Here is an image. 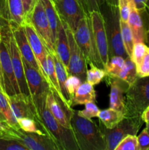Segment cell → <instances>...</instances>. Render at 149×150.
I'll use <instances>...</instances> for the list:
<instances>
[{
  "label": "cell",
  "mask_w": 149,
  "mask_h": 150,
  "mask_svg": "<svg viewBox=\"0 0 149 150\" xmlns=\"http://www.w3.org/2000/svg\"><path fill=\"white\" fill-rule=\"evenodd\" d=\"M71 128L80 150H106L105 136L96 123L73 110L70 119Z\"/></svg>",
  "instance_id": "cell-1"
},
{
  "label": "cell",
  "mask_w": 149,
  "mask_h": 150,
  "mask_svg": "<svg viewBox=\"0 0 149 150\" xmlns=\"http://www.w3.org/2000/svg\"><path fill=\"white\" fill-rule=\"evenodd\" d=\"M100 11L105 20L109 47V59L114 56H120L124 59L129 57L126 52L121 38L118 4H105Z\"/></svg>",
  "instance_id": "cell-2"
},
{
  "label": "cell",
  "mask_w": 149,
  "mask_h": 150,
  "mask_svg": "<svg viewBox=\"0 0 149 150\" xmlns=\"http://www.w3.org/2000/svg\"><path fill=\"white\" fill-rule=\"evenodd\" d=\"M149 105V76L138 77L126 93L124 117H141Z\"/></svg>",
  "instance_id": "cell-3"
},
{
  "label": "cell",
  "mask_w": 149,
  "mask_h": 150,
  "mask_svg": "<svg viewBox=\"0 0 149 150\" xmlns=\"http://www.w3.org/2000/svg\"><path fill=\"white\" fill-rule=\"evenodd\" d=\"M73 33L77 45L84 54L87 64L89 65L94 64L99 68L104 69L93 39L91 20L89 12H88L79 21Z\"/></svg>",
  "instance_id": "cell-4"
},
{
  "label": "cell",
  "mask_w": 149,
  "mask_h": 150,
  "mask_svg": "<svg viewBox=\"0 0 149 150\" xmlns=\"http://www.w3.org/2000/svg\"><path fill=\"white\" fill-rule=\"evenodd\" d=\"M48 136L55 142L58 150H80L72 129L61 125L45 105L39 111Z\"/></svg>",
  "instance_id": "cell-5"
},
{
  "label": "cell",
  "mask_w": 149,
  "mask_h": 150,
  "mask_svg": "<svg viewBox=\"0 0 149 150\" xmlns=\"http://www.w3.org/2000/svg\"><path fill=\"white\" fill-rule=\"evenodd\" d=\"M141 117H124L114 128L108 129L100 123L99 127L106 141V150H115L117 145L128 135H135L142 126Z\"/></svg>",
  "instance_id": "cell-6"
},
{
  "label": "cell",
  "mask_w": 149,
  "mask_h": 150,
  "mask_svg": "<svg viewBox=\"0 0 149 150\" xmlns=\"http://www.w3.org/2000/svg\"><path fill=\"white\" fill-rule=\"evenodd\" d=\"M25 76L27 81L30 95L37 108L38 111L46 105V98L50 86L42 72L23 59Z\"/></svg>",
  "instance_id": "cell-7"
},
{
  "label": "cell",
  "mask_w": 149,
  "mask_h": 150,
  "mask_svg": "<svg viewBox=\"0 0 149 150\" xmlns=\"http://www.w3.org/2000/svg\"><path fill=\"white\" fill-rule=\"evenodd\" d=\"M7 100L17 120L27 117L35 120L40 125L45 134L48 136L40 114L31 97H26L22 94H18L13 96L7 97Z\"/></svg>",
  "instance_id": "cell-8"
},
{
  "label": "cell",
  "mask_w": 149,
  "mask_h": 150,
  "mask_svg": "<svg viewBox=\"0 0 149 150\" xmlns=\"http://www.w3.org/2000/svg\"><path fill=\"white\" fill-rule=\"evenodd\" d=\"M62 22L66 29L67 38H68L69 45H70L69 74L77 76L81 79L83 82L86 81V73H87L88 70L87 62H86L83 51L78 46L75 39H74L73 32L70 29V28L65 22H64L63 21Z\"/></svg>",
  "instance_id": "cell-9"
},
{
  "label": "cell",
  "mask_w": 149,
  "mask_h": 150,
  "mask_svg": "<svg viewBox=\"0 0 149 150\" xmlns=\"http://www.w3.org/2000/svg\"><path fill=\"white\" fill-rule=\"evenodd\" d=\"M54 2L59 17L74 32L88 13L86 5L80 0H55Z\"/></svg>",
  "instance_id": "cell-10"
},
{
  "label": "cell",
  "mask_w": 149,
  "mask_h": 150,
  "mask_svg": "<svg viewBox=\"0 0 149 150\" xmlns=\"http://www.w3.org/2000/svg\"><path fill=\"white\" fill-rule=\"evenodd\" d=\"M26 21H30L31 23L33 25L35 30L40 37L48 51L52 54L56 53L55 50V45L53 42L49 23L41 0H38L37 1L33 10Z\"/></svg>",
  "instance_id": "cell-11"
},
{
  "label": "cell",
  "mask_w": 149,
  "mask_h": 150,
  "mask_svg": "<svg viewBox=\"0 0 149 150\" xmlns=\"http://www.w3.org/2000/svg\"><path fill=\"white\" fill-rule=\"evenodd\" d=\"M89 14L96 49L105 68L109 62V47L105 20L100 10H92L89 12Z\"/></svg>",
  "instance_id": "cell-12"
},
{
  "label": "cell",
  "mask_w": 149,
  "mask_h": 150,
  "mask_svg": "<svg viewBox=\"0 0 149 150\" xmlns=\"http://www.w3.org/2000/svg\"><path fill=\"white\" fill-rule=\"evenodd\" d=\"M7 40L10 57H11L12 64H13V70H14L15 76V79L20 94L26 97H31L27 81H26V76H25L23 58H22L20 51L18 48L14 37H13L10 23H9V26L7 30Z\"/></svg>",
  "instance_id": "cell-13"
},
{
  "label": "cell",
  "mask_w": 149,
  "mask_h": 150,
  "mask_svg": "<svg viewBox=\"0 0 149 150\" xmlns=\"http://www.w3.org/2000/svg\"><path fill=\"white\" fill-rule=\"evenodd\" d=\"M15 140L23 144L28 150H58L55 142L46 135L23 131L16 129Z\"/></svg>",
  "instance_id": "cell-14"
},
{
  "label": "cell",
  "mask_w": 149,
  "mask_h": 150,
  "mask_svg": "<svg viewBox=\"0 0 149 150\" xmlns=\"http://www.w3.org/2000/svg\"><path fill=\"white\" fill-rule=\"evenodd\" d=\"M9 23H10L13 37H14L15 40L23 59L33 66L34 67L37 69L38 70L42 72V69L34 54V52L32 51L30 44L28 40L24 26L10 20H9Z\"/></svg>",
  "instance_id": "cell-15"
},
{
  "label": "cell",
  "mask_w": 149,
  "mask_h": 150,
  "mask_svg": "<svg viewBox=\"0 0 149 150\" xmlns=\"http://www.w3.org/2000/svg\"><path fill=\"white\" fill-rule=\"evenodd\" d=\"M46 105L54 118L64 127L71 128V114L73 109H69L53 89H50L46 98Z\"/></svg>",
  "instance_id": "cell-16"
},
{
  "label": "cell",
  "mask_w": 149,
  "mask_h": 150,
  "mask_svg": "<svg viewBox=\"0 0 149 150\" xmlns=\"http://www.w3.org/2000/svg\"><path fill=\"white\" fill-rule=\"evenodd\" d=\"M106 77L105 81L110 86V107L123 111L125 105L126 93L129 88V84L118 77Z\"/></svg>",
  "instance_id": "cell-17"
},
{
  "label": "cell",
  "mask_w": 149,
  "mask_h": 150,
  "mask_svg": "<svg viewBox=\"0 0 149 150\" xmlns=\"http://www.w3.org/2000/svg\"><path fill=\"white\" fill-rule=\"evenodd\" d=\"M23 26H24L26 35L32 51L34 52V54L41 67V64L46 60L47 54L49 51L46 48L30 21H26Z\"/></svg>",
  "instance_id": "cell-18"
},
{
  "label": "cell",
  "mask_w": 149,
  "mask_h": 150,
  "mask_svg": "<svg viewBox=\"0 0 149 150\" xmlns=\"http://www.w3.org/2000/svg\"><path fill=\"white\" fill-rule=\"evenodd\" d=\"M55 50L58 58L68 70L70 63V45L66 29L61 19L59 22L56 40L55 42Z\"/></svg>",
  "instance_id": "cell-19"
},
{
  "label": "cell",
  "mask_w": 149,
  "mask_h": 150,
  "mask_svg": "<svg viewBox=\"0 0 149 150\" xmlns=\"http://www.w3.org/2000/svg\"><path fill=\"white\" fill-rule=\"evenodd\" d=\"M52 54V53H51ZM53 57L54 62H55V67H56V73L57 79H58V85H59L60 91H61V96H62V100L66 105V106L69 108V109H72V102L70 100V96H69L68 93L66 89V81H67V78L69 76V72L67 67L64 66L62 62L61 61L59 58H58V55L56 53L52 54Z\"/></svg>",
  "instance_id": "cell-20"
},
{
  "label": "cell",
  "mask_w": 149,
  "mask_h": 150,
  "mask_svg": "<svg viewBox=\"0 0 149 150\" xmlns=\"http://www.w3.org/2000/svg\"><path fill=\"white\" fill-rule=\"evenodd\" d=\"M128 24L132 33L134 42H145V32L143 27V20L140 16V12L136 8L135 4L131 5L129 16L128 19Z\"/></svg>",
  "instance_id": "cell-21"
},
{
  "label": "cell",
  "mask_w": 149,
  "mask_h": 150,
  "mask_svg": "<svg viewBox=\"0 0 149 150\" xmlns=\"http://www.w3.org/2000/svg\"><path fill=\"white\" fill-rule=\"evenodd\" d=\"M46 13L47 18L51 28V35H52L53 42L55 45L56 40L57 38V33L58 30V26L61 18L59 17L58 11L56 7L55 2L53 0H41Z\"/></svg>",
  "instance_id": "cell-22"
},
{
  "label": "cell",
  "mask_w": 149,
  "mask_h": 150,
  "mask_svg": "<svg viewBox=\"0 0 149 150\" xmlns=\"http://www.w3.org/2000/svg\"><path fill=\"white\" fill-rule=\"evenodd\" d=\"M96 101V92L93 85L88 81L82 82L76 90L74 96L72 99V105H85L88 102Z\"/></svg>",
  "instance_id": "cell-23"
},
{
  "label": "cell",
  "mask_w": 149,
  "mask_h": 150,
  "mask_svg": "<svg viewBox=\"0 0 149 150\" xmlns=\"http://www.w3.org/2000/svg\"><path fill=\"white\" fill-rule=\"evenodd\" d=\"M98 118L104 127L108 129H112L124 118V114L122 111L110 107L109 108L99 111Z\"/></svg>",
  "instance_id": "cell-24"
},
{
  "label": "cell",
  "mask_w": 149,
  "mask_h": 150,
  "mask_svg": "<svg viewBox=\"0 0 149 150\" xmlns=\"http://www.w3.org/2000/svg\"><path fill=\"white\" fill-rule=\"evenodd\" d=\"M8 11L9 20L13 21L20 25L26 22L24 10L22 0H6Z\"/></svg>",
  "instance_id": "cell-25"
},
{
  "label": "cell",
  "mask_w": 149,
  "mask_h": 150,
  "mask_svg": "<svg viewBox=\"0 0 149 150\" xmlns=\"http://www.w3.org/2000/svg\"><path fill=\"white\" fill-rule=\"evenodd\" d=\"M117 77L128 83L129 86H131L138 78L136 65L130 57H127V59H125L124 67L119 72Z\"/></svg>",
  "instance_id": "cell-26"
},
{
  "label": "cell",
  "mask_w": 149,
  "mask_h": 150,
  "mask_svg": "<svg viewBox=\"0 0 149 150\" xmlns=\"http://www.w3.org/2000/svg\"><path fill=\"white\" fill-rule=\"evenodd\" d=\"M0 111L5 117L7 122L16 129H20L18 122L13 114L7 95L0 91Z\"/></svg>",
  "instance_id": "cell-27"
},
{
  "label": "cell",
  "mask_w": 149,
  "mask_h": 150,
  "mask_svg": "<svg viewBox=\"0 0 149 150\" xmlns=\"http://www.w3.org/2000/svg\"><path fill=\"white\" fill-rule=\"evenodd\" d=\"M120 27H121V38H122L126 52L127 53L129 57L131 58L133 47L134 45V38H133L131 29L129 26L128 22H124L121 21V19H120Z\"/></svg>",
  "instance_id": "cell-28"
},
{
  "label": "cell",
  "mask_w": 149,
  "mask_h": 150,
  "mask_svg": "<svg viewBox=\"0 0 149 150\" xmlns=\"http://www.w3.org/2000/svg\"><path fill=\"white\" fill-rule=\"evenodd\" d=\"M125 63V59L120 56H114L109 59L108 64L105 67V70L106 72L105 76H112L117 77L123 68Z\"/></svg>",
  "instance_id": "cell-29"
},
{
  "label": "cell",
  "mask_w": 149,
  "mask_h": 150,
  "mask_svg": "<svg viewBox=\"0 0 149 150\" xmlns=\"http://www.w3.org/2000/svg\"><path fill=\"white\" fill-rule=\"evenodd\" d=\"M20 128L22 129L23 131L29 132V133H35L41 135H46L42 127L35 120L31 118H21L18 120ZM47 136V135H46Z\"/></svg>",
  "instance_id": "cell-30"
},
{
  "label": "cell",
  "mask_w": 149,
  "mask_h": 150,
  "mask_svg": "<svg viewBox=\"0 0 149 150\" xmlns=\"http://www.w3.org/2000/svg\"><path fill=\"white\" fill-rule=\"evenodd\" d=\"M90 66L91 69L88 70L86 73V81L94 86L102 81L106 76V72L105 69L99 68L94 64H91Z\"/></svg>",
  "instance_id": "cell-31"
},
{
  "label": "cell",
  "mask_w": 149,
  "mask_h": 150,
  "mask_svg": "<svg viewBox=\"0 0 149 150\" xmlns=\"http://www.w3.org/2000/svg\"><path fill=\"white\" fill-rule=\"evenodd\" d=\"M82 82L83 81L80 78L76 76H73V75H69L68 78L66 81V89H67V93L70 96L72 103V99L74 98L76 90L78 88V86L81 84Z\"/></svg>",
  "instance_id": "cell-32"
},
{
  "label": "cell",
  "mask_w": 149,
  "mask_h": 150,
  "mask_svg": "<svg viewBox=\"0 0 149 150\" xmlns=\"http://www.w3.org/2000/svg\"><path fill=\"white\" fill-rule=\"evenodd\" d=\"M137 137L135 135H128L118 143L115 150H137Z\"/></svg>",
  "instance_id": "cell-33"
},
{
  "label": "cell",
  "mask_w": 149,
  "mask_h": 150,
  "mask_svg": "<svg viewBox=\"0 0 149 150\" xmlns=\"http://www.w3.org/2000/svg\"><path fill=\"white\" fill-rule=\"evenodd\" d=\"M147 45L145 44V42H136L134 43L133 47L132 54H131V59L135 64L136 67L140 64L148 48Z\"/></svg>",
  "instance_id": "cell-34"
},
{
  "label": "cell",
  "mask_w": 149,
  "mask_h": 150,
  "mask_svg": "<svg viewBox=\"0 0 149 150\" xmlns=\"http://www.w3.org/2000/svg\"><path fill=\"white\" fill-rule=\"evenodd\" d=\"M0 150H28V149L18 141L0 137Z\"/></svg>",
  "instance_id": "cell-35"
},
{
  "label": "cell",
  "mask_w": 149,
  "mask_h": 150,
  "mask_svg": "<svg viewBox=\"0 0 149 150\" xmlns=\"http://www.w3.org/2000/svg\"><path fill=\"white\" fill-rule=\"evenodd\" d=\"M133 0H118L120 19L124 22L128 21L131 7L134 4Z\"/></svg>",
  "instance_id": "cell-36"
},
{
  "label": "cell",
  "mask_w": 149,
  "mask_h": 150,
  "mask_svg": "<svg viewBox=\"0 0 149 150\" xmlns=\"http://www.w3.org/2000/svg\"><path fill=\"white\" fill-rule=\"evenodd\" d=\"M99 111L100 110L96 106L94 102H88L85 104L84 109L77 111V114L84 118L92 119L93 117H98Z\"/></svg>",
  "instance_id": "cell-37"
},
{
  "label": "cell",
  "mask_w": 149,
  "mask_h": 150,
  "mask_svg": "<svg viewBox=\"0 0 149 150\" xmlns=\"http://www.w3.org/2000/svg\"><path fill=\"white\" fill-rule=\"evenodd\" d=\"M137 68V76L140 78H144L149 76V47H148L147 51Z\"/></svg>",
  "instance_id": "cell-38"
},
{
  "label": "cell",
  "mask_w": 149,
  "mask_h": 150,
  "mask_svg": "<svg viewBox=\"0 0 149 150\" xmlns=\"http://www.w3.org/2000/svg\"><path fill=\"white\" fill-rule=\"evenodd\" d=\"M105 4H117L118 0H86L87 10L89 12L92 10H100Z\"/></svg>",
  "instance_id": "cell-39"
},
{
  "label": "cell",
  "mask_w": 149,
  "mask_h": 150,
  "mask_svg": "<svg viewBox=\"0 0 149 150\" xmlns=\"http://www.w3.org/2000/svg\"><path fill=\"white\" fill-rule=\"evenodd\" d=\"M137 150H149V134L145 129L137 136Z\"/></svg>",
  "instance_id": "cell-40"
},
{
  "label": "cell",
  "mask_w": 149,
  "mask_h": 150,
  "mask_svg": "<svg viewBox=\"0 0 149 150\" xmlns=\"http://www.w3.org/2000/svg\"><path fill=\"white\" fill-rule=\"evenodd\" d=\"M37 1L38 0H22L23 10H24L25 16H26V21L33 10Z\"/></svg>",
  "instance_id": "cell-41"
},
{
  "label": "cell",
  "mask_w": 149,
  "mask_h": 150,
  "mask_svg": "<svg viewBox=\"0 0 149 150\" xmlns=\"http://www.w3.org/2000/svg\"><path fill=\"white\" fill-rule=\"evenodd\" d=\"M135 4L136 8L140 13L145 11L146 6H147L148 0H133Z\"/></svg>",
  "instance_id": "cell-42"
},
{
  "label": "cell",
  "mask_w": 149,
  "mask_h": 150,
  "mask_svg": "<svg viewBox=\"0 0 149 150\" xmlns=\"http://www.w3.org/2000/svg\"><path fill=\"white\" fill-rule=\"evenodd\" d=\"M0 16H4L9 18L6 0H0Z\"/></svg>",
  "instance_id": "cell-43"
},
{
  "label": "cell",
  "mask_w": 149,
  "mask_h": 150,
  "mask_svg": "<svg viewBox=\"0 0 149 150\" xmlns=\"http://www.w3.org/2000/svg\"><path fill=\"white\" fill-rule=\"evenodd\" d=\"M141 118L144 122L149 123V105L143 112V114L141 115Z\"/></svg>",
  "instance_id": "cell-44"
},
{
  "label": "cell",
  "mask_w": 149,
  "mask_h": 150,
  "mask_svg": "<svg viewBox=\"0 0 149 150\" xmlns=\"http://www.w3.org/2000/svg\"><path fill=\"white\" fill-rule=\"evenodd\" d=\"M7 123L8 122H7V120H6L4 116L3 115L2 113L0 111V130H3V129H4V127H5L6 125H7Z\"/></svg>",
  "instance_id": "cell-45"
},
{
  "label": "cell",
  "mask_w": 149,
  "mask_h": 150,
  "mask_svg": "<svg viewBox=\"0 0 149 150\" xmlns=\"http://www.w3.org/2000/svg\"><path fill=\"white\" fill-rule=\"evenodd\" d=\"M0 84H1V87L3 88V89H4V80H3V76H2V72H1V64H0Z\"/></svg>",
  "instance_id": "cell-46"
},
{
  "label": "cell",
  "mask_w": 149,
  "mask_h": 150,
  "mask_svg": "<svg viewBox=\"0 0 149 150\" xmlns=\"http://www.w3.org/2000/svg\"><path fill=\"white\" fill-rule=\"evenodd\" d=\"M145 40L146 42H147V43L149 45V26H148V28L147 32H146L145 33Z\"/></svg>",
  "instance_id": "cell-47"
},
{
  "label": "cell",
  "mask_w": 149,
  "mask_h": 150,
  "mask_svg": "<svg viewBox=\"0 0 149 150\" xmlns=\"http://www.w3.org/2000/svg\"><path fill=\"white\" fill-rule=\"evenodd\" d=\"M145 129L146 131H147L148 133L149 134V123H146V127Z\"/></svg>",
  "instance_id": "cell-48"
},
{
  "label": "cell",
  "mask_w": 149,
  "mask_h": 150,
  "mask_svg": "<svg viewBox=\"0 0 149 150\" xmlns=\"http://www.w3.org/2000/svg\"><path fill=\"white\" fill-rule=\"evenodd\" d=\"M149 13V0H148V2H147V6H146V10Z\"/></svg>",
  "instance_id": "cell-49"
},
{
  "label": "cell",
  "mask_w": 149,
  "mask_h": 150,
  "mask_svg": "<svg viewBox=\"0 0 149 150\" xmlns=\"http://www.w3.org/2000/svg\"><path fill=\"white\" fill-rule=\"evenodd\" d=\"M80 1H81L82 2H83V4H84L85 5H86V9H87V6H86V0H80Z\"/></svg>",
  "instance_id": "cell-50"
},
{
  "label": "cell",
  "mask_w": 149,
  "mask_h": 150,
  "mask_svg": "<svg viewBox=\"0 0 149 150\" xmlns=\"http://www.w3.org/2000/svg\"><path fill=\"white\" fill-rule=\"evenodd\" d=\"M0 91H1V92H2L3 93H4V89H3V88L1 87V84H0ZM4 94H5V93H4Z\"/></svg>",
  "instance_id": "cell-51"
},
{
  "label": "cell",
  "mask_w": 149,
  "mask_h": 150,
  "mask_svg": "<svg viewBox=\"0 0 149 150\" xmlns=\"http://www.w3.org/2000/svg\"><path fill=\"white\" fill-rule=\"evenodd\" d=\"M86 6H87V5H86ZM88 12H89V11H88Z\"/></svg>",
  "instance_id": "cell-52"
},
{
  "label": "cell",
  "mask_w": 149,
  "mask_h": 150,
  "mask_svg": "<svg viewBox=\"0 0 149 150\" xmlns=\"http://www.w3.org/2000/svg\"><path fill=\"white\" fill-rule=\"evenodd\" d=\"M53 1H55V0H53Z\"/></svg>",
  "instance_id": "cell-53"
}]
</instances>
